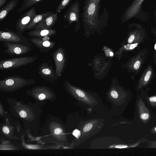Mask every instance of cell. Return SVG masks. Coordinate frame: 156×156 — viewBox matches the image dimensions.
<instances>
[{
	"instance_id": "cell-1",
	"label": "cell",
	"mask_w": 156,
	"mask_h": 156,
	"mask_svg": "<svg viewBox=\"0 0 156 156\" xmlns=\"http://www.w3.org/2000/svg\"><path fill=\"white\" fill-rule=\"evenodd\" d=\"M101 0H84L82 9V21L84 26L94 27L106 24L108 21V12L103 7L102 14L100 15Z\"/></svg>"
},
{
	"instance_id": "cell-2",
	"label": "cell",
	"mask_w": 156,
	"mask_h": 156,
	"mask_svg": "<svg viewBox=\"0 0 156 156\" xmlns=\"http://www.w3.org/2000/svg\"><path fill=\"white\" fill-rule=\"evenodd\" d=\"M145 0H134L124 12L121 20L123 23L132 18H136L142 22L148 20V13L142 10V5Z\"/></svg>"
},
{
	"instance_id": "cell-3",
	"label": "cell",
	"mask_w": 156,
	"mask_h": 156,
	"mask_svg": "<svg viewBox=\"0 0 156 156\" xmlns=\"http://www.w3.org/2000/svg\"><path fill=\"white\" fill-rule=\"evenodd\" d=\"M37 56H24L5 59L0 61V70H7L18 68L32 63Z\"/></svg>"
},
{
	"instance_id": "cell-4",
	"label": "cell",
	"mask_w": 156,
	"mask_h": 156,
	"mask_svg": "<svg viewBox=\"0 0 156 156\" xmlns=\"http://www.w3.org/2000/svg\"><path fill=\"white\" fill-rule=\"evenodd\" d=\"M0 41L19 43L33 47L29 39L23 36L22 33L4 28L0 31Z\"/></svg>"
},
{
	"instance_id": "cell-5",
	"label": "cell",
	"mask_w": 156,
	"mask_h": 156,
	"mask_svg": "<svg viewBox=\"0 0 156 156\" xmlns=\"http://www.w3.org/2000/svg\"><path fill=\"white\" fill-rule=\"evenodd\" d=\"M35 83L34 80L27 79L17 75L5 77L0 81V86L2 88H18Z\"/></svg>"
},
{
	"instance_id": "cell-6",
	"label": "cell",
	"mask_w": 156,
	"mask_h": 156,
	"mask_svg": "<svg viewBox=\"0 0 156 156\" xmlns=\"http://www.w3.org/2000/svg\"><path fill=\"white\" fill-rule=\"evenodd\" d=\"M3 46L6 48L4 52L12 56H21L27 54L32 50L33 47L19 43L3 42Z\"/></svg>"
},
{
	"instance_id": "cell-7",
	"label": "cell",
	"mask_w": 156,
	"mask_h": 156,
	"mask_svg": "<svg viewBox=\"0 0 156 156\" xmlns=\"http://www.w3.org/2000/svg\"><path fill=\"white\" fill-rule=\"evenodd\" d=\"M80 7L79 2L76 1L73 3L68 8L63 16L65 21L68 22L69 25L75 22L76 26H79L80 20Z\"/></svg>"
},
{
	"instance_id": "cell-8",
	"label": "cell",
	"mask_w": 156,
	"mask_h": 156,
	"mask_svg": "<svg viewBox=\"0 0 156 156\" xmlns=\"http://www.w3.org/2000/svg\"><path fill=\"white\" fill-rule=\"evenodd\" d=\"M38 73L41 78L51 83L57 81V76L52 64L47 62L42 63L38 68Z\"/></svg>"
},
{
	"instance_id": "cell-9",
	"label": "cell",
	"mask_w": 156,
	"mask_h": 156,
	"mask_svg": "<svg viewBox=\"0 0 156 156\" xmlns=\"http://www.w3.org/2000/svg\"><path fill=\"white\" fill-rule=\"evenodd\" d=\"M36 14V9L33 7L21 15L16 21V28L17 31L22 33L25 31L27 27Z\"/></svg>"
},
{
	"instance_id": "cell-10",
	"label": "cell",
	"mask_w": 156,
	"mask_h": 156,
	"mask_svg": "<svg viewBox=\"0 0 156 156\" xmlns=\"http://www.w3.org/2000/svg\"><path fill=\"white\" fill-rule=\"evenodd\" d=\"M29 39L32 44L42 53L48 52L56 45L55 42L50 40V37L48 36L38 38L33 37Z\"/></svg>"
},
{
	"instance_id": "cell-11",
	"label": "cell",
	"mask_w": 156,
	"mask_h": 156,
	"mask_svg": "<svg viewBox=\"0 0 156 156\" xmlns=\"http://www.w3.org/2000/svg\"><path fill=\"white\" fill-rule=\"evenodd\" d=\"M52 56L55 66V72L57 76H60L62 73L65 58L62 48L59 47L52 53Z\"/></svg>"
},
{
	"instance_id": "cell-12",
	"label": "cell",
	"mask_w": 156,
	"mask_h": 156,
	"mask_svg": "<svg viewBox=\"0 0 156 156\" xmlns=\"http://www.w3.org/2000/svg\"><path fill=\"white\" fill-rule=\"evenodd\" d=\"M58 17L57 12L50 15L36 25L34 27V29H50L56 22Z\"/></svg>"
},
{
	"instance_id": "cell-13",
	"label": "cell",
	"mask_w": 156,
	"mask_h": 156,
	"mask_svg": "<svg viewBox=\"0 0 156 156\" xmlns=\"http://www.w3.org/2000/svg\"><path fill=\"white\" fill-rule=\"evenodd\" d=\"M57 33L56 30L54 29H39L33 30L28 32L27 35L30 37L34 38H38L46 36H53Z\"/></svg>"
},
{
	"instance_id": "cell-14",
	"label": "cell",
	"mask_w": 156,
	"mask_h": 156,
	"mask_svg": "<svg viewBox=\"0 0 156 156\" xmlns=\"http://www.w3.org/2000/svg\"><path fill=\"white\" fill-rule=\"evenodd\" d=\"M19 0H11L0 9V21L3 20L10 11L13 10Z\"/></svg>"
},
{
	"instance_id": "cell-15",
	"label": "cell",
	"mask_w": 156,
	"mask_h": 156,
	"mask_svg": "<svg viewBox=\"0 0 156 156\" xmlns=\"http://www.w3.org/2000/svg\"><path fill=\"white\" fill-rule=\"evenodd\" d=\"M55 13L54 12L49 11L39 14H37L31 23L26 28V30L34 28L35 26L48 16Z\"/></svg>"
},
{
	"instance_id": "cell-16",
	"label": "cell",
	"mask_w": 156,
	"mask_h": 156,
	"mask_svg": "<svg viewBox=\"0 0 156 156\" xmlns=\"http://www.w3.org/2000/svg\"><path fill=\"white\" fill-rule=\"evenodd\" d=\"M44 0H24L23 1L21 6L17 11V13H20L25 9Z\"/></svg>"
},
{
	"instance_id": "cell-17",
	"label": "cell",
	"mask_w": 156,
	"mask_h": 156,
	"mask_svg": "<svg viewBox=\"0 0 156 156\" xmlns=\"http://www.w3.org/2000/svg\"><path fill=\"white\" fill-rule=\"evenodd\" d=\"M152 74V70L151 67H149L146 71L144 74L143 75L140 80L142 84H145L147 83L151 79Z\"/></svg>"
},
{
	"instance_id": "cell-18",
	"label": "cell",
	"mask_w": 156,
	"mask_h": 156,
	"mask_svg": "<svg viewBox=\"0 0 156 156\" xmlns=\"http://www.w3.org/2000/svg\"><path fill=\"white\" fill-rule=\"evenodd\" d=\"M73 0H61L55 10L56 12L59 13L64 9Z\"/></svg>"
},
{
	"instance_id": "cell-19",
	"label": "cell",
	"mask_w": 156,
	"mask_h": 156,
	"mask_svg": "<svg viewBox=\"0 0 156 156\" xmlns=\"http://www.w3.org/2000/svg\"><path fill=\"white\" fill-rule=\"evenodd\" d=\"M141 61L139 59L136 60L133 64V68L134 69L136 70L138 69L141 65Z\"/></svg>"
},
{
	"instance_id": "cell-20",
	"label": "cell",
	"mask_w": 156,
	"mask_h": 156,
	"mask_svg": "<svg viewBox=\"0 0 156 156\" xmlns=\"http://www.w3.org/2000/svg\"><path fill=\"white\" fill-rule=\"evenodd\" d=\"M93 126V125L91 123H88L86 124L84 127L83 130L84 132H87L90 130Z\"/></svg>"
},
{
	"instance_id": "cell-21",
	"label": "cell",
	"mask_w": 156,
	"mask_h": 156,
	"mask_svg": "<svg viewBox=\"0 0 156 156\" xmlns=\"http://www.w3.org/2000/svg\"><path fill=\"white\" fill-rule=\"evenodd\" d=\"M76 93L78 96L80 97H83L85 96V93L82 91L77 89L76 90Z\"/></svg>"
},
{
	"instance_id": "cell-22",
	"label": "cell",
	"mask_w": 156,
	"mask_h": 156,
	"mask_svg": "<svg viewBox=\"0 0 156 156\" xmlns=\"http://www.w3.org/2000/svg\"><path fill=\"white\" fill-rule=\"evenodd\" d=\"M73 134L76 138H78L80 135V132L79 130L76 129L73 131Z\"/></svg>"
},
{
	"instance_id": "cell-23",
	"label": "cell",
	"mask_w": 156,
	"mask_h": 156,
	"mask_svg": "<svg viewBox=\"0 0 156 156\" xmlns=\"http://www.w3.org/2000/svg\"><path fill=\"white\" fill-rule=\"evenodd\" d=\"M149 115L147 113H144L140 115V118L143 120H146L149 118Z\"/></svg>"
},
{
	"instance_id": "cell-24",
	"label": "cell",
	"mask_w": 156,
	"mask_h": 156,
	"mask_svg": "<svg viewBox=\"0 0 156 156\" xmlns=\"http://www.w3.org/2000/svg\"><path fill=\"white\" fill-rule=\"evenodd\" d=\"M112 97L114 98H116L118 97V94L117 92L115 90L112 91L111 92Z\"/></svg>"
},
{
	"instance_id": "cell-25",
	"label": "cell",
	"mask_w": 156,
	"mask_h": 156,
	"mask_svg": "<svg viewBox=\"0 0 156 156\" xmlns=\"http://www.w3.org/2000/svg\"><path fill=\"white\" fill-rule=\"evenodd\" d=\"M19 115L22 118H25L27 116L26 112L24 110H21L20 112Z\"/></svg>"
},
{
	"instance_id": "cell-26",
	"label": "cell",
	"mask_w": 156,
	"mask_h": 156,
	"mask_svg": "<svg viewBox=\"0 0 156 156\" xmlns=\"http://www.w3.org/2000/svg\"><path fill=\"white\" fill-rule=\"evenodd\" d=\"M62 132V129L61 128H58L55 129L54 131L55 133L57 135L61 134Z\"/></svg>"
},
{
	"instance_id": "cell-27",
	"label": "cell",
	"mask_w": 156,
	"mask_h": 156,
	"mask_svg": "<svg viewBox=\"0 0 156 156\" xmlns=\"http://www.w3.org/2000/svg\"><path fill=\"white\" fill-rule=\"evenodd\" d=\"M38 98L40 100H42L45 99L46 95L44 93H41L39 95Z\"/></svg>"
},
{
	"instance_id": "cell-28",
	"label": "cell",
	"mask_w": 156,
	"mask_h": 156,
	"mask_svg": "<svg viewBox=\"0 0 156 156\" xmlns=\"http://www.w3.org/2000/svg\"><path fill=\"white\" fill-rule=\"evenodd\" d=\"M2 131L5 134H8L9 132V129L7 126H4L2 128Z\"/></svg>"
},
{
	"instance_id": "cell-29",
	"label": "cell",
	"mask_w": 156,
	"mask_h": 156,
	"mask_svg": "<svg viewBox=\"0 0 156 156\" xmlns=\"http://www.w3.org/2000/svg\"><path fill=\"white\" fill-rule=\"evenodd\" d=\"M8 0H0V8L1 9Z\"/></svg>"
},
{
	"instance_id": "cell-30",
	"label": "cell",
	"mask_w": 156,
	"mask_h": 156,
	"mask_svg": "<svg viewBox=\"0 0 156 156\" xmlns=\"http://www.w3.org/2000/svg\"><path fill=\"white\" fill-rule=\"evenodd\" d=\"M149 100L151 102H156V97L153 96L149 98Z\"/></svg>"
},
{
	"instance_id": "cell-31",
	"label": "cell",
	"mask_w": 156,
	"mask_h": 156,
	"mask_svg": "<svg viewBox=\"0 0 156 156\" xmlns=\"http://www.w3.org/2000/svg\"><path fill=\"white\" fill-rule=\"evenodd\" d=\"M127 146L124 145H117L115 146V147L117 148H122L127 147Z\"/></svg>"
},
{
	"instance_id": "cell-32",
	"label": "cell",
	"mask_w": 156,
	"mask_h": 156,
	"mask_svg": "<svg viewBox=\"0 0 156 156\" xmlns=\"http://www.w3.org/2000/svg\"><path fill=\"white\" fill-rule=\"evenodd\" d=\"M27 147L28 148H30V149H34L35 148H36V147H34V146H27Z\"/></svg>"
},
{
	"instance_id": "cell-33",
	"label": "cell",
	"mask_w": 156,
	"mask_h": 156,
	"mask_svg": "<svg viewBox=\"0 0 156 156\" xmlns=\"http://www.w3.org/2000/svg\"><path fill=\"white\" fill-rule=\"evenodd\" d=\"M154 14V17H155V21L156 24V6L155 7Z\"/></svg>"
},
{
	"instance_id": "cell-34",
	"label": "cell",
	"mask_w": 156,
	"mask_h": 156,
	"mask_svg": "<svg viewBox=\"0 0 156 156\" xmlns=\"http://www.w3.org/2000/svg\"><path fill=\"white\" fill-rule=\"evenodd\" d=\"M113 53L112 52H110V55L111 56H112L113 55Z\"/></svg>"
},
{
	"instance_id": "cell-35",
	"label": "cell",
	"mask_w": 156,
	"mask_h": 156,
	"mask_svg": "<svg viewBox=\"0 0 156 156\" xmlns=\"http://www.w3.org/2000/svg\"><path fill=\"white\" fill-rule=\"evenodd\" d=\"M154 130L156 131V127L154 128Z\"/></svg>"
}]
</instances>
